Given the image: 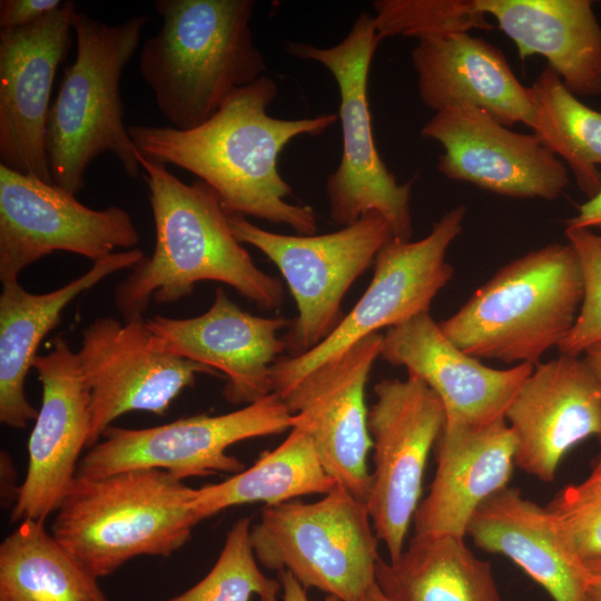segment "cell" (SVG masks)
Masks as SVG:
<instances>
[{
  "mask_svg": "<svg viewBox=\"0 0 601 601\" xmlns=\"http://www.w3.org/2000/svg\"><path fill=\"white\" fill-rule=\"evenodd\" d=\"M465 214L463 205L456 206L424 238L387 242L376 255L368 287L334 332L311 351L274 363L273 393L283 398L309 372L364 337L428 313L432 300L453 276L445 258L463 230Z\"/></svg>",
  "mask_w": 601,
  "mask_h": 601,
  "instance_id": "30bf717a",
  "label": "cell"
},
{
  "mask_svg": "<svg viewBox=\"0 0 601 601\" xmlns=\"http://www.w3.org/2000/svg\"><path fill=\"white\" fill-rule=\"evenodd\" d=\"M276 95V82L263 75L234 91L213 117L194 129L169 125L127 128L142 157L196 175L216 193L229 215L285 224L296 235H315L313 208L286 200L293 190L277 169V158L289 141L323 134L338 116L272 117L267 108Z\"/></svg>",
  "mask_w": 601,
  "mask_h": 601,
  "instance_id": "6da1fadb",
  "label": "cell"
},
{
  "mask_svg": "<svg viewBox=\"0 0 601 601\" xmlns=\"http://www.w3.org/2000/svg\"><path fill=\"white\" fill-rule=\"evenodd\" d=\"M383 335L374 333L304 376L282 400L305 428L328 475L366 503L371 473L367 455L365 386L381 356Z\"/></svg>",
  "mask_w": 601,
  "mask_h": 601,
  "instance_id": "e0dca14e",
  "label": "cell"
},
{
  "mask_svg": "<svg viewBox=\"0 0 601 601\" xmlns=\"http://www.w3.org/2000/svg\"><path fill=\"white\" fill-rule=\"evenodd\" d=\"M418 96L434 112L479 108L506 127L523 124L550 144L553 129L532 87L522 85L500 48L470 33L417 40L411 51Z\"/></svg>",
  "mask_w": 601,
  "mask_h": 601,
  "instance_id": "44dd1931",
  "label": "cell"
},
{
  "mask_svg": "<svg viewBox=\"0 0 601 601\" xmlns=\"http://www.w3.org/2000/svg\"><path fill=\"white\" fill-rule=\"evenodd\" d=\"M376 584L388 601H501L490 562L450 534H414L395 561L378 560Z\"/></svg>",
  "mask_w": 601,
  "mask_h": 601,
  "instance_id": "4316f807",
  "label": "cell"
},
{
  "mask_svg": "<svg viewBox=\"0 0 601 601\" xmlns=\"http://www.w3.org/2000/svg\"><path fill=\"white\" fill-rule=\"evenodd\" d=\"M277 579L282 585L284 601H339L334 595H326L322 600H311L307 597V590L288 571L277 572Z\"/></svg>",
  "mask_w": 601,
  "mask_h": 601,
  "instance_id": "74e56055",
  "label": "cell"
},
{
  "mask_svg": "<svg viewBox=\"0 0 601 601\" xmlns=\"http://www.w3.org/2000/svg\"><path fill=\"white\" fill-rule=\"evenodd\" d=\"M381 356L407 370L441 400L445 425H484L504 418L505 411L534 365L489 367L460 347L424 313L387 328Z\"/></svg>",
  "mask_w": 601,
  "mask_h": 601,
  "instance_id": "7402d4cb",
  "label": "cell"
},
{
  "mask_svg": "<svg viewBox=\"0 0 601 601\" xmlns=\"http://www.w3.org/2000/svg\"><path fill=\"white\" fill-rule=\"evenodd\" d=\"M77 355L90 393L88 447L121 415L134 411L164 415L198 374H217L156 347L144 316L93 319L82 331Z\"/></svg>",
  "mask_w": 601,
  "mask_h": 601,
  "instance_id": "5bb4252c",
  "label": "cell"
},
{
  "mask_svg": "<svg viewBox=\"0 0 601 601\" xmlns=\"http://www.w3.org/2000/svg\"><path fill=\"white\" fill-rule=\"evenodd\" d=\"M601 227V188L579 207L578 214L566 221L565 228H600Z\"/></svg>",
  "mask_w": 601,
  "mask_h": 601,
  "instance_id": "d590c367",
  "label": "cell"
},
{
  "mask_svg": "<svg viewBox=\"0 0 601 601\" xmlns=\"http://www.w3.org/2000/svg\"><path fill=\"white\" fill-rule=\"evenodd\" d=\"M130 214L92 209L76 195L0 165V280L19 282L30 265L61 250L93 263L139 243Z\"/></svg>",
  "mask_w": 601,
  "mask_h": 601,
  "instance_id": "4fadbf2b",
  "label": "cell"
},
{
  "mask_svg": "<svg viewBox=\"0 0 601 601\" xmlns=\"http://www.w3.org/2000/svg\"><path fill=\"white\" fill-rule=\"evenodd\" d=\"M196 489L160 469L76 477L56 511L53 536L97 579L139 555L169 556L199 523Z\"/></svg>",
  "mask_w": 601,
  "mask_h": 601,
  "instance_id": "5b68a950",
  "label": "cell"
},
{
  "mask_svg": "<svg viewBox=\"0 0 601 601\" xmlns=\"http://www.w3.org/2000/svg\"><path fill=\"white\" fill-rule=\"evenodd\" d=\"M428 493L414 514V534L466 536L475 511L506 487L515 443L504 418L484 425H445Z\"/></svg>",
  "mask_w": 601,
  "mask_h": 601,
  "instance_id": "603a6c76",
  "label": "cell"
},
{
  "mask_svg": "<svg viewBox=\"0 0 601 601\" xmlns=\"http://www.w3.org/2000/svg\"><path fill=\"white\" fill-rule=\"evenodd\" d=\"M548 506L584 561L601 552V451L589 474L562 489Z\"/></svg>",
  "mask_w": 601,
  "mask_h": 601,
  "instance_id": "836d02e7",
  "label": "cell"
},
{
  "mask_svg": "<svg viewBox=\"0 0 601 601\" xmlns=\"http://www.w3.org/2000/svg\"><path fill=\"white\" fill-rule=\"evenodd\" d=\"M294 414L275 393L239 410L198 414L142 428L109 426L81 457L76 477L96 479L135 469H160L184 481L218 472L239 473L244 463L227 453L253 437L279 434Z\"/></svg>",
  "mask_w": 601,
  "mask_h": 601,
  "instance_id": "8fae6325",
  "label": "cell"
},
{
  "mask_svg": "<svg viewBox=\"0 0 601 601\" xmlns=\"http://www.w3.org/2000/svg\"><path fill=\"white\" fill-rule=\"evenodd\" d=\"M514 42L520 59L542 56L575 96L601 93V27L590 0H475Z\"/></svg>",
  "mask_w": 601,
  "mask_h": 601,
  "instance_id": "484cf974",
  "label": "cell"
},
{
  "mask_svg": "<svg viewBox=\"0 0 601 601\" xmlns=\"http://www.w3.org/2000/svg\"><path fill=\"white\" fill-rule=\"evenodd\" d=\"M149 17L109 24L77 11L76 57L51 102L46 148L55 185L77 195L91 162L112 154L129 177L141 176L139 151L124 122L122 72L134 57Z\"/></svg>",
  "mask_w": 601,
  "mask_h": 601,
  "instance_id": "277c9868",
  "label": "cell"
},
{
  "mask_svg": "<svg viewBox=\"0 0 601 601\" xmlns=\"http://www.w3.org/2000/svg\"><path fill=\"white\" fill-rule=\"evenodd\" d=\"M583 359L601 386V343L589 347L584 352Z\"/></svg>",
  "mask_w": 601,
  "mask_h": 601,
  "instance_id": "ab89813d",
  "label": "cell"
},
{
  "mask_svg": "<svg viewBox=\"0 0 601 601\" xmlns=\"http://www.w3.org/2000/svg\"><path fill=\"white\" fill-rule=\"evenodd\" d=\"M437 141V169L445 177L513 198H559L569 184L566 167L535 134H521L472 106L435 112L422 127Z\"/></svg>",
  "mask_w": 601,
  "mask_h": 601,
  "instance_id": "9a60e30c",
  "label": "cell"
},
{
  "mask_svg": "<svg viewBox=\"0 0 601 601\" xmlns=\"http://www.w3.org/2000/svg\"><path fill=\"white\" fill-rule=\"evenodd\" d=\"M336 484L325 471L309 433L295 425L277 447L263 452L250 467L196 489L194 509L203 521L246 503L272 506L303 495H324Z\"/></svg>",
  "mask_w": 601,
  "mask_h": 601,
  "instance_id": "83f0119b",
  "label": "cell"
},
{
  "mask_svg": "<svg viewBox=\"0 0 601 601\" xmlns=\"http://www.w3.org/2000/svg\"><path fill=\"white\" fill-rule=\"evenodd\" d=\"M155 223V246L115 287L124 319L144 316L150 300L169 304L199 282H220L262 309L284 300L280 280L259 269L234 236L216 193L204 181L186 184L162 164L139 155Z\"/></svg>",
  "mask_w": 601,
  "mask_h": 601,
  "instance_id": "7a4b0ae2",
  "label": "cell"
},
{
  "mask_svg": "<svg viewBox=\"0 0 601 601\" xmlns=\"http://www.w3.org/2000/svg\"><path fill=\"white\" fill-rule=\"evenodd\" d=\"M14 467L11 457L7 452H1V501L3 508H11L14 505L19 489L14 485Z\"/></svg>",
  "mask_w": 601,
  "mask_h": 601,
  "instance_id": "8d00e7d4",
  "label": "cell"
},
{
  "mask_svg": "<svg viewBox=\"0 0 601 601\" xmlns=\"http://www.w3.org/2000/svg\"><path fill=\"white\" fill-rule=\"evenodd\" d=\"M252 519H238L226 534L224 546L210 571L181 594L164 601H277L278 579L266 577L257 564L250 530Z\"/></svg>",
  "mask_w": 601,
  "mask_h": 601,
  "instance_id": "4dcf8cb0",
  "label": "cell"
},
{
  "mask_svg": "<svg viewBox=\"0 0 601 601\" xmlns=\"http://www.w3.org/2000/svg\"><path fill=\"white\" fill-rule=\"evenodd\" d=\"M381 41L374 17L363 11L337 45L321 48L288 42L287 51L298 59L323 65L338 86L342 155L325 185L332 220L344 227L377 211L388 223L393 238L407 242L413 235L412 183L398 184L382 160L374 142L367 100L371 63Z\"/></svg>",
  "mask_w": 601,
  "mask_h": 601,
  "instance_id": "ba28073f",
  "label": "cell"
},
{
  "mask_svg": "<svg viewBox=\"0 0 601 601\" xmlns=\"http://www.w3.org/2000/svg\"><path fill=\"white\" fill-rule=\"evenodd\" d=\"M41 406L28 441L27 474L11 510V522H46L72 485L91 428L90 393L77 352L58 336L38 355Z\"/></svg>",
  "mask_w": 601,
  "mask_h": 601,
  "instance_id": "ac0fdd59",
  "label": "cell"
},
{
  "mask_svg": "<svg viewBox=\"0 0 601 601\" xmlns=\"http://www.w3.org/2000/svg\"><path fill=\"white\" fill-rule=\"evenodd\" d=\"M146 322L156 347L223 373L229 403L248 405L273 393L272 366L287 349L278 332L289 326L287 318L252 315L219 287L201 315Z\"/></svg>",
  "mask_w": 601,
  "mask_h": 601,
  "instance_id": "d6986e66",
  "label": "cell"
},
{
  "mask_svg": "<svg viewBox=\"0 0 601 601\" xmlns=\"http://www.w3.org/2000/svg\"><path fill=\"white\" fill-rule=\"evenodd\" d=\"M531 87L561 139V158L580 190L593 197L601 188V111L581 102L549 66Z\"/></svg>",
  "mask_w": 601,
  "mask_h": 601,
  "instance_id": "f546056e",
  "label": "cell"
},
{
  "mask_svg": "<svg viewBox=\"0 0 601 601\" xmlns=\"http://www.w3.org/2000/svg\"><path fill=\"white\" fill-rule=\"evenodd\" d=\"M97 580L42 521H21L0 544V601H108Z\"/></svg>",
  "mask_w": 601,
  "mask_h": 601,
  "instance_id": "f1b7e54d",
  "label": "cell"
},
{
  "mask_svg": "<svg viewBox=\"0 0 601 601\" xmlns=\"http://www.w3.org/2000/svg\"><path fill=\"white\" fill-rule=\"evenodd\" d=\"M61 0H1L0 28L16 29L32 24L58 9Z\"/></svg>",
  "mask_w": 601,
  "mask_h": 601,
  "instance_id": "e575fe53",
  "label": "cell"
},
{
  "mask_svg": "<svg viewBox=\"0 0 601 601\" xmlns=\"http://www.w3.org/2000/svg\"><path fill=\"white\" fill-rule=\"evenodd\" d=\"M514 443V463L552 482L575 445L601 441V386L583 358L560 354L534 365L504 414Z\"/></svg>",
  "mask_w": 601,
  "mask_h": 601,
  "instance_id": "ffe728a7",
  "label": "cell"
},
{
  "mask_svg": "<svg viewBox=\"0 0 601 601\" xmlns=\"http://www.w3.org/2000/svg\"><path fill=\"white\" fill-rule=\"evenodd\" d=\"M565 236L579 258L583 297L575 322L558 349L580 356L601 343V235L587 228H565Z\"/></svg>",
  "mask_w": 601,
  "mask_h": 601,
  "instance_id": "d6a6232c",
  "label": "cell"
},
{
  "mask_svg": "<svg viewBox=\"0 0 601 601\" xmlns=\"http://www.w3.org/2000/svg\"><path fill=\"white\" fill-rule=\"evenodd\" d=\"M76 12L68 0L32 24L0 30V165L48 184H55L46 148L50 96Z\"/></svg>",
  "mask_w": 601,
  "mask_h": 601,
  "instance_id": "2e32d148",
  "label": "cell"
},
{
  "mask_svg": "<svg viewBox=\"0 0 601 601\" xmlns=\"http://www.w3.org/2000/svg\"><path fill=\"white\" fill-rule=\"evenodd\" d=\"M228 221L239 243L256 247L276 265L295 299L298 315L284 338L289 356L311 351L334 332L345 316V294L393 238L377 211L323 235L272 233L238 214Z\"/></svg>",
  "mask_w": 601,
  "mask_h": 601,
  "instance_id": "9c48e42d",
  "label": "cell"
},
{
  "mask_svg": "<svg viewBox=\"0 0 601 601\" xmlns=\"http://www.w3.org/2000/svg\"><path fill=\"white\" fill-rule=\"evenodd\" d=\"M466 535L479 549L509 558L553 601H582L588 569L569 533L549 509L506 486L471 518Z\"/></svg>",
  "mask_w": 601,
  "mask_h": 601,
  "instance_id": "cb8c5ba5",
  "label": "cell"
},
{
  "mask_svg": "<svg viewBox=\"0 0 601 601\" xmlns=\"http://www.w3.org/2000/svg\"><path fill=\"white\" fill-rule=\"evenodd\" d=\"M584 562L588 582L582 601H601V552Z\"/></svg>",
  "mask_w": 601,
  "mask_h": 601,
  "instance_id": "f35d334b",
  "label": "cell"
},
{
  "mask_svg": "<svg viewBox=\"0 0 601 601\" xmlns=\"http://www.w3.org/2000/svg\"><path fill=\"white\" fill-rule=\"evenodd\" d=\"M368 410L373 465L366 508L388 561L404 550L420 504L422 482L433 445L446 422L439 396L421 380L385 378L374 386Z\"/></svg>",
  "mask_w": 601,
  "mask_h": 601,
  "instance_id": "7c38bea8",
  "label": "cell"
},
{
  "mask_svg": "<svg viewBox=\"0 0 601 601\" xmlns=\"http://www.w3.org/2000/svg\"><path fill=\"white\" fill-rule=\"evenodd\" d=\"M373 9L382 40L393 36L422 40L493 28L475 0H376Z\"/></svg>",
  "mask_w": 601,
  "mask_h": 601,
  "instance_id": "1f68e13d",
  "label": "cell"
},
{
  "mask_svg": "<svg viewBox=\"0 0 601 601\" xmlns=\"http://www.w3.org/2000/svg\"><path fill=\"white\" fill-rule=\"evenodd\" d=\"M250 539L260 564L288 571L306 590L367 601L376 583L380 541L366 503L339 484L315 502L265 506Z\"/></svg>",
  "mask_w": 601,
  "mask_h": 601,
  "instance_id": "52a82bcc",
  "label": "cell"
},
{
  "mask_svg": "<svg viewBox=\"0 0 601 601\" xmlns=\"http://www.w3.org/2000/svg\"><path fill=\"white\" fill-rule=\"evenodd\" d=\"M582 297L574 248L569 243H553L503 265L439 324L457 347L475 358L535 365L565 338Z\"/></svg>",
  "mask_w": 601,
  "mask_h": 601,
  "instance_id": "8992f818",
  "label": "cell"
},
{
  "mask_svg": "<svg viewBox=\"0 0 601 601\" xmlns=\"http://www.w3.org/2000/svg\"><path fill=\"white\" fill-rule=\"evenodd\" d=\"M254 0H157L159 30L141 47L139 71L169 126L190 130L266 69L250 30Z\"/></svg>",
  "mask_w": 601,
  "mask_h": 601,
  "instance_id": "3957f363",
  "label": "cell"
},
{
  "mask_svg": "<svg viewBox=\"0 0 601 601\" xmlns=\"http://www.w3.org/2000/svg\"><path fill=\"white\" fill-rule=\"evenodd\" d=\"M367 601H388L383 593L380 591L377 584L372 588Z\"/></svg>",
  "mask_w": 601,
  "mask_h": 601,
  "instance_id": "60d3db41",
  "label": "cell"
},
{
  "mask_svg": "<svg viewBox=\"0 0 601 601\" xmlns=\"http://www.w3.org/2000/svg\"><path fill=\"white\" fill-rule=\"evenodd\" d=\"M139 248L121 250L97 260L79 277L43 294H33L19 282L2 284L0 294V422L23 428L38 411L27 398L24 384L38 347L56 327L63 309L78 295L106 277L134 268L144 257Z\"/></svg>",
  "mask_w": 601,
  "mask_h": 601,
  "instance_id": "d4e9b609",
  "label": "cell"
}]
</instances>
